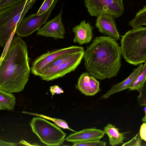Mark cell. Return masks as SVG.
Instances as JSON below:
<instances>
[{
	"label": "cell",
	"instance_id": "obj_19",
	"mask_svg": "<svg viewBox=\"0 0 146 146\" xmlns=\"http://www.w3.org/2000/svg\"><path fill=\"white\" fill-rule=\"evenodd\" d=\"M146 78V62L143 66L142 72L130 88L129 90L139 91L143 87Z\"/></svg>",
	"mask_w": 146,
	"mask_h": 146
},
{
	"label": "cell",
	"instance_id": "obj_16",
	"mask_svg": "<svg viewBox=\"0 0 146 146\" xmlns=\"http://www.w3.org/2000/svg\"><path fill=\"white\" fill-rule=\"evenodd\" d=\"M119 129L115 125L108 123L104 128V131L108 136L109 144L114 146L121 143L123 144V141L126 137L124 136V133H120Z\"/></svg>",
	"mask_w": 146,
	"mask_h": 146
},
{
	"label": "cell",
	"instance_id": "obj_14",
	"mask_svg": "<svg viewBox=\"0 0 146 146\" xmlns=\"http://www.w3.org/2000/svg\"><path fill=\"white\" fill-rule=\"evenodd\" d=\"M143 64L140 63L136 69L125 79L122 82L113 85L110 89L106 94L103 95L101 99H107L112 95L129 88L138 76L141 73L143 67Z\"/></svg>",
	"mask_w": 146,
	"mask_h": 146
},
{
	"label": "cell",
	"instance_id": "obj_17",
	"mask_svg": "<svg viewBox=\"0 0 146 146\" xmlns=\"http://www.w3.org/2000/svg\"><path fill=\"white\" fill-rule=\"evenodd\" d=\"M16 98L11 93L0 89V110H13Z\"/></svg>",
	"mask_w": 146,
	"mask_h": 146
},
{
	"label": "cell",
	"instance_id": "obj_12",
	"mask_svg": "<svg viewBox=\"0 0 146 146\" xmlns=\"http://www.w3.org/2000/svg\"><path fill=\"white\" fill-rule=\"evenodd\" d=\"M88 72L83 73L79 77L75 86L86 96H94L100 91V83Z\"/></svg>",
	"mask_w": 146,
	"mask_h": 146
},
{
	"label": "cell",
	"instance_id": "obj_13",
	"mask_svg": "<svg viewBox=\"0 0 146 146\" xmlns=\"http://www.w3.org/2000/svg\"><path fill=\"white\" fill-rule=\"evenodd\" d=\"M105 134L104 130L98 129L95 127L85 129L70 134L65 138V140L73 143L100 140Z\"/></svg>",
	"mask_w": 146,
	"mask_h": 146
},
{
	"label": "cell",
	"instance_id": "obj_7",
	"mask_svg": "<svg viewBox=\"0 0 146 146\" xmlns=\"http://www.w3.org/2000/svg\"><path fill=\"white\" fill-rule=\"evenodd\" d=\"M84 51L85 50L83 47L77 46L48 50L33 61L31 67V73L35 76H39L42 70L56 59Z\"/></svg>",
	"mask_w": 146,
	"mask_h": 146
},
{
	"label": "cell",
	"instance_id": "obj_20",
	"mask_svg": "<svg viewBox=\"0 0 146 146\" xmlns=\"http://www.w3.org/2000/svg\"><path fill=\"white\" fill-rule=\"evenodd\" d=\"M22 112L26 114H28L44 118L51 120L53 121L58 126L60 127L63 128L64 129H67L73 132H76V131L73 130L69 127L67 123L65 121L62 119L52 118L42 114L36 113H32L31 112H28L23 111Z\"/></svg>",
	"mask_w": 146,
	"mask_h": 146
},
{
	"label": "cell",
	"instance_id": "obj_1",
	"mask_svg": "<svg viewBox=\"0 0 146 146\" xmlns=\"http://www.w3.org/2000/svg\"><path fill=\"white\" fill-rule=\"evenodd\" d=\"M30 59L25 42L19 36L15 37L0 61V89L11 93L23 91L31 71Z\"/></svg>",
	"mask_w": 146,
	"mask_h": 146
},
{
	"label": "cell",
	"instance_id": "obj_27",
	"mask_svg": "<svg viewBox=\"0 0 146 146\" xmlns=\"http://www.w3.org/2000/svg\"><path fill=\"white\" fill-rule=\"evenodd\" d=\"M50 91L52 96L54 95L55 94H59L64 92V91L62 88L56 85L50 86Z\"/></svg>",
	"mask_w": 146,
	"mask_h": 146
},
{
	"label": "cell",
	"instance_id": "obj_28",
	"mask_svg": "<svg viewBox=\"0 0 146 146\" xmlns=\"http://www.w3.org/2000/svg\"><path fill=\"white\" fill-rule=\"evenodd\" d=\"M139 133L142 139L146 141V123L144 122L141 125Z\"/></svg>",
	"mask_w": 146,
	"mask_h": 146
},
{
	"label": "cell",
	"instance_id": "obj_26",
	"mask_svg": "<svg viewBox=\"0 0 146 146\" xmlns=\"http://www.w3.org/2000/svg\"><path fill=\"white\" fill-rule=\"evenodd\" d=\"M23 0H0V10Z\"/></svg>",
	"mask_w": 146,
	"mask_h": 146
},
{
	"label": "cell",
	"instance_id": "obj_29",
	"mask_svg": "<svg viewBox=\"0 0 146 146\" xmlns=\"http://www.w3.org/2000/svg\"><path fill=\"white\" fill-rule=\"evenodd\" d=\"M17 145V144L16 143L6 142L0 139V146H14Z\"/></svg>",
	"mask_w": 146,
	"mask_h": 146
},
{
	"label": "cell",
	"instance_id": "obj_23",
	"mask_svg": "<svg viewBox=\"0 0 146 146\" xmlns=\"http://www.w3.org/2000/svg\"><path fill=\"white\" fill-rule=\"evenodd\" d=\"M54 0H45L36 13V14L40 15L47 12L51 7Z\"/></svg>",
	"mask_w": 146,
	"mask_h": 146
},
{
	"label": "cell",
	"instance_id": "obj_21",
	"mask_svg": "<svg viewBox=\"0 0 146 146\" xmlns=\"http://www.w3.org/2000/svg\"><path fill=\"white\" fill-rule=\"evenodd\" d=\"M74 54L65 55L56 58L48 64L43 70L48 69L58 66L69 60Z\"/></svg>",
	"mask_w": 146,
	"mask_h": 146
},
{
	"label": "cell",
	"instance_id": "obj_11",
	"mask_svg": "<svg viewBox=\"0 0 146 146\" xmlns=\"http://www.w3.org/2000/svg\"><path fill=\"white\" fill-rule=\"evenodd\" d=\"M114 19L108 14L100 15L97 17L96 26L101 33L117 41L120 39V35L117 29Z\"/></svg>",
	"mask_w": 146,
	"mask_h": 146
},
{
	"label": "cell",
	"instance_id": "obj_25",
	"mask_svg": "<svg viewBox=\"0 0 146 146\" xmlns=\"http://www.w3.org/2000/svg\"><path fill=\"white\" fill-rule=\"evenodd\" d=\"M141 140L139 131L133 139L123 144L122 146H141Z\"/></svg>",
	"mask_w": 146,
	"mask_h": 146
},
{
	"label": "cell",
	"instance_id": "obj_3",
	"mask_svg": "<svg viewBox=\"0 0 146 146\" xmlns=\"http://www.w3.org/2000/svg\"><path fill=\"white\" fill-rule=\"evenodd\" d=\"M121 54L129 63L137 65L146 62V27L133 28L122 36Z\"/></svg>",
	"mask_w": 146,
	"mask_h": 146
},
{
	"label": "cell",
	"instance_id": "obj_2",
	"mask_svg": "<svg viewBox=\"0 0 146 146\" xmlns=\"http://www.w3.org/2000/svg\"><path fill=\"white\" fill-rule=\"evenodd\" d=\"M121 47L108 36L96 37L87 47L84 57V66L97 79L102 80L117 76L121 67Z\"/></svg>",
	"mask_w": 146,
	"mask_h": 146
},
{
	"label": "cell",
	"instance_id": "obj_8",
	"mask_svg": "<svg viewBox=\"0 0 146 146\" xmlns=\"http://www.w3.org/2000/svg\"><path fill=\"white\" fill-rule=\"evenodd\" d=\"M58 1L55 0L47 12L42 15L33 13L24 17L17 25L15 32L17 35L19 37H27L38 30L47 22Z\"/></svg>",
	"mask_w": 146,
	"mask_h": 146
},
{
	"label": "cell",
	"instance_id": "obj_4",
	"mask_svg": "<svg viewBox=\"0 0 146 146\" xmlns=\"http://www.w3.org/2000/svg\"><path fill=\"white\" fill-rule=\"evenodd\" d=\"M36 0H23L0 10V45L5 46L15 34L17 25Z\"/></svg>",
	"mask_w": 146,
	"mask_h": 146
},
{
	"label": "cell",
	"instance_id": "obj_6",
	"mask_svg": "<svg viewBox=\"0 0 146 146\" xmlns=\"http://www.w3.org/2000/svg\"><path fill=\"white\" fill-rule=\"evenodd\" d=\"M84 2L92 16L107 14L115 19L121 16L124 12L123 0H84Z\"/></svg>",
	"mask_w": 146,
	"mask_h": 146
},
{
	"label": "cell",
	"instance_id": "obj_5",
	"mask_svg": "<svg viewBox=\"0 0 146 146\" xmlns=\"http://www.w3.org/2000/svg\"><path fill=\"white\" fill-rule=\"evenodd\" d=\"M30 125L33 132L42 142L47 145L59 146L65 140L66 134L56 124L44 118L33 117Z\"/></svg>",
	"mask_w": 146,
	"mask_h": 146
},
{
	"label": "cell",
	"instance_id": "obj_22",
	"mask_svg": "<svg viewBox=\"0 0 146 146\" xmlns=\"http://www.w3.org/2000/svg\"><path fill=\"white\" fill-rule=\"evenodd\" d=\"M106 143L100 140L90 141L73 143V146H106Z\"/></svg>",
	"mask_w": 146,
	"mask_h": 146
},
{
	"label": "cell",
	"instance_id": "obj_24",
	"mask_svg": "<svg viewBox=\"0 0 146 146\" xmlns=\"http://www.w3.org/2000/svg\"><path fill=\"white\" fill-rule=\"evenodd\" d=\"M140 95L138 97V101L140 104L142 106L146 105V78L144 85L139 91Z\"/></svg>",
	"mask_w": 146,
	"mask_h": 146
},
{
	"label": "cell",
	"instance_id": "obj_10",
	"mask_svg": "<svg viewBox=\"0 0 146 146\" xmlns=\"http://www.w3.org/2000/svg\"><path fill=\"white\" fill-rule=\"evenodd\" d=\"M62 8L58 15L38 30L36 35L55 39L64 38L66 31L62 21Z\"/></svg>",
	"mask_w": 146,
	"mask_h": 146
},
{
	"label": "cell",
	"instance_id": "obj_30",
	"mask_svg": "<svg viewBox=\"0 0 146 146\" xmlns=\"http://www.w3.org/2000/svg\"><path fill=\"white\" fill-rule=\"evenodd\" d=\"M145 115L144 117H143L142 119V121L144 123H146V105L143 109Z\"/></svg>",
	"mask_w": 146,
	"mask_h": 146
},
{
	"label": "cell",
	"instance_id": "obj_18",
	"mask_svg": "<svg viewBox=\"0 0 146 146\" xmlns=\"http://www.w3.org/2000/svg\"><path fill=\"white\" fill-rule=\"evenodd\" d=\"M128 25L133 28L146 25V6L136 13L133 18L129 22Z\"/></svg>",
	"mask_w": 146,
	"mask_h": 146
},
{
	"label": "cell",
	"instance_id": "obj_15",
	"mask_svg": "<svg viewBox=\"0 0 146 146\" xmlns=\"http://www.w3.org/2000/svg\"><path fill=\"white\" fill-rule=\"evenodd\" d=\"M75 34L73 39L74 43H77L80 45L89 43L93 38V27L88 22L85 20L72 28Z\"/></svg>",
	"mask_w": 146,
	"mask_h": 146
},
{
	"label": "cell",
	"instance_id": "obj_9",
	"mask_svg": "<svg viewBox=\"0 0 146 146\" xmlns=\"http://www.w3.org/2000/svg\"><path fill=\"white\" fill-rule=\"evenodd\" d=\"M85 51L74 54L69 60L57 66L48 69H43L39 76L47 81L61 78L66 74L74 71L84 58Z\"/></svg>",
	"mask_w": 146,
	"mask_h": 146
}]
</instances>
